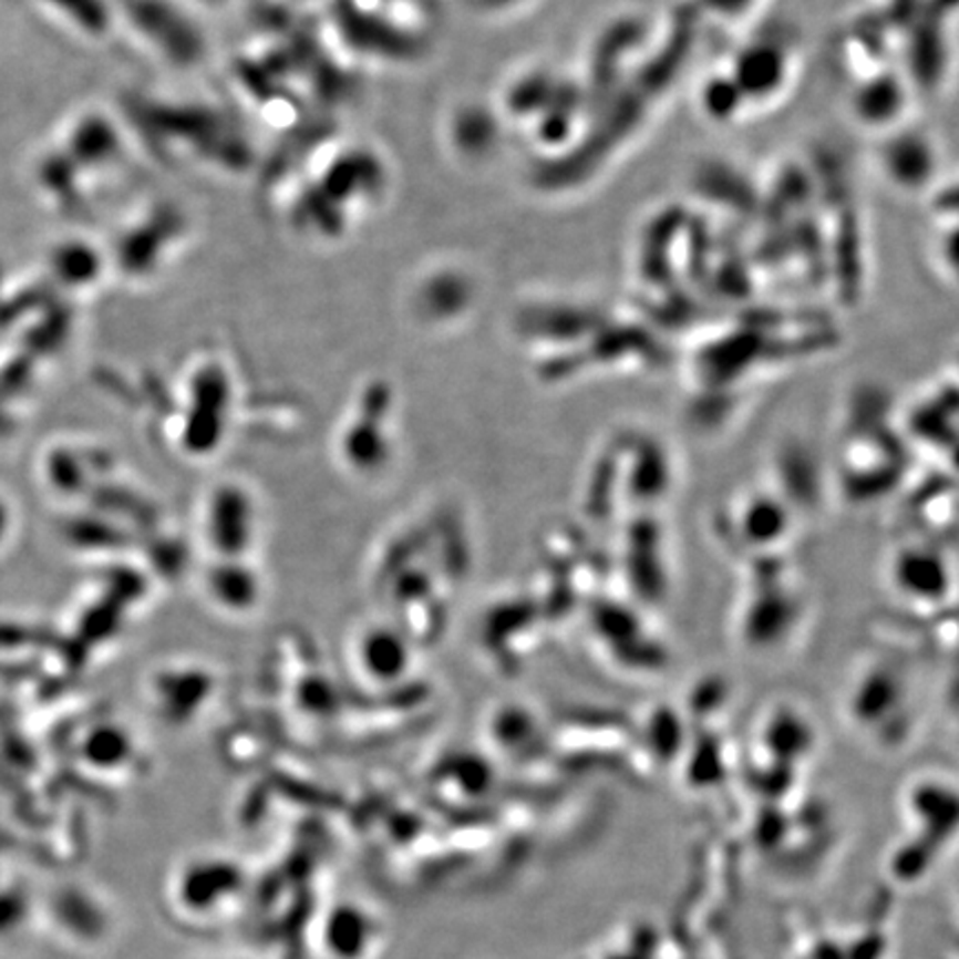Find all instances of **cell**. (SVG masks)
I'll use <instances>...</instances> for the list:
<instances>
[{
	"instance_id": "obj_4",
	"label": "cell",
	"mask_w": 959,
	"mask_h": 959,
	"mask_svg": "<svg viewBox=\"0 0 959 959\" xmlns=\"http://www.w3.org/2000/svg\"><path fill=\"white\" fill-rule=\"evenodd\" d=\"M471 12L489 21H505L527 10L534 0H464Z\"/></svg>"
},
{
	"instance_id": "obj_1",
	"label": "cell",
	"mask_w": 959,
	"mask_h": 959,
	"mask_svg": "<svg viewBox=\"0 0 959 959\" xmlns=\"http://www.w3.org/2000/svg\"><path fill=\"white\" fill-rule=\"evenodd\" d=\"M138 143L125 112L85 103L65 114L30 161V183L41 205L65 220L90 212L127 174Z\"/></svg>"
},
{
	"instance_id": "obj_3",
	"label": "cell",
	"mask_w": 959,
	"mask_h": 959,
	"mask_svg": "<svg viewBox=\"0 0 959 959\" xmlns=\"http://www.w3.org/2000/svg\"><path fill=\"white\" fill-rule=\"evenodd\" d=\"M194 231L187 212L169 200H147L123 214L105 238L92 240L105 285L145 287L181 258Z\"/></svg>"
},
{
	"instance_id": "obj_2",
	"label": "cell",
	"mask_w": 959,
	"mask_h": 959,
	"mask_svg": "<svg viewBox=\"0 0 959 959\" xmlns=\"http://www.w3.org/2000/svg\"><path fill=\"white\" fill-rule=\"evenodd\" d=\"M313 143L302 149V196H293L285 207L287 218L300 238L340 240L382 203L391 167L367 141L336 134Z\"/></svg>"
}]
</instances>
